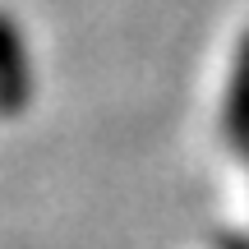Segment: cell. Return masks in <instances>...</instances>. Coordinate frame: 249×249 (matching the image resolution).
I'll return each mask as SVG.
<instances>
[{
  "label": "cell",
  "instance_id": "1",
  "mask_svg": "<svg viewBox=\"0 0 249 249\" xmlns=\"http://www.w3.org/2000/svg\"><path fill=\"white\" fill-rule=\"evenodd\" d=\"M33 97V65H28L23 37H18L14 18L0 14V116H14Z\"/></svg>",
  "mask_w": 249,
  "mask_h": 249
},
{
  "label": "cell",
  "instance_id": "2",
  "mask_svg": "<svg viewBox=\"0 0 249 249\" xmlns=\"http://www.w3.org/2000/svg\"><path fill=\"white\" fill-rule=\"evenodd\" d=\"M222 129L231 139V148L249 157V33L240 37V51H235L231 88H226V107H222Z\"/></svg>",
  "mask_w": 249,
  "mask_h": 249
},
{
  "label": "cell",
  "instance_id": "3",
  "mask_svg": "<svg viewBox=\"0 0 249 249\" xmlns=\"http://www.w3.org/2000/svg\"><path fill=\"white\" fill-rule=\"evenodd\" d=\"M217 249H249V235H240V231H222V235H217Z\"/></svg>",
  "mask_w": 249,
  "mask_h": 249
},
{
  "label": "cell",
  "instance_id": "4",
  "mask_svg": "<svg viewBox=\"0 0 249 249\" xmlns=\"http://www.w3.org/2000/svg\"><path fill=\"white\" fill-rule=\"evenodd\" d=\"M245 161H249V157H245Z\"/></svg>",
  "mask_w": 249,
  "mask_h": 249
}]
</instances>
